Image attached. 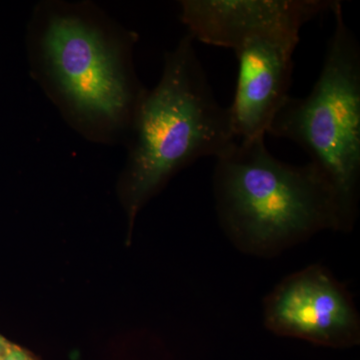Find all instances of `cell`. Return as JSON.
I'll return each instance as SVG.
<instances>
[{
	"label": "cell",
	"mask_w": 360,
	"mask_h": 360,
	"mask_svg": "<svg viewBox=\"0 0 360 360\" xmlns=\"http://www.w3.org/2000/svg\"><path fill=\"white\" fill-rule=\"evenodd\" d=\"M139 34L89 0H41L26 30L30 75L87 141L125 144L148 89L134 61Z\"/></svg>",
	"instance_id": "6da1fadb"
},
{
	"label": "cell",
	"mask_w": 360,
	"mask_h": 360,
	"mask_svg": "<svg viewBox=\"0 0 360 360\" xmlns=\"http://www.w3.org/2000/svg\"><path fill=\"white\" fill-rule=\"evenodd\" d=\"M302 27L292 25L264 30L246 37L233 49L238 72L229 110L239 141L265 136L290 96L293 54Z\"/></svg>",
	"instance_id": "8992f818"
},
{
	"label": "cell",
	"mask_w": 360,
	"mask_h": 360,
	"mask_svg": "<svg viewBox=\"0 0 360 360\" xmlns=\"http://www.w3.org/2000/svg\"><path fill=\"white\" fill-rule=\"evenodd\" d=\"M270 333L317 347L345 349L360 342V315L349 291L321 264L284 277L264 300Z\"/></svg>",
	"instance_id": "5b68a950"
},
{
	"label": "cell",
	"mask_w": 360,
	"mask_h": 360,
	"mask_svg": "<svg viewBox=\"0 0 360 360\" xmlns=\"http://www.w3.org/2000/svg\"><path fill=\"white\" fill-rule=\"evenodd\" d=\"M335 30L309 96H290L267 134L295 142L335 193L341 231L354 229L360 191V46L338 1Z\"/></svg>",
	"instance_id": "277c9868"
},
{
	"label": "cell",
	"mask_w": 360,
	"mask_h": 360,
	"mask_svg": "<svg viewBox=\"0 0 360 360\" xmlns=\"http://www.w3.org/2000/svg\"><path fill=\"white\" fill-rule=\"evenodd\" d=\"M336 0H181L180 20L194 41L233 51L246 37L278 26H304Z\"/></svg>",
	"instance_id": "52a82bcc"
},
{
	"label": "cell",
	"mask_w": 360,
	"mask_h": 360,
	"mask_svg": "<svg viewBox=\"0 0 360 360\" xmlns=\"http://www.w3.org/2000/svg\"><path fill=\"white\" fill-rule=\"evenodd\" d=\"M13 345V343L9 342L4 336L0 335V360L6 359Z\"/></svg>",
	"instance_id": "9c48e42d"
},
{
	"label": "cell",
	"mask_w": 360,
	"mask_h": 360,
	"mask_svg": "<svg viewBox=\"0 0 360 360\" xmlns=\"http://www.w3.org/2000/svg\"><path fill=\"white\" fill-rule=\"evenodd\" d=\"M231 110L217 101L186 34L165 54L160 82L148 89L124 146L120 193L130 226L141 208L175 174L238 141Z\"/></svg>",
	"instance_id": "7a4b0ae2"
},
{
	"label": "cell",
	"mask_w": 360,
	"mask_h": 360,
	"mask_svg": "<svg viewBox=\"0 0 360 360\" xmlns=\"http://www.w3.org/2000/svg\"><path fill=\"white\" fill-rule=\"evenodd\" d=\"M265 136L217 158L213 193L222 231L241 252L274 257L321 231H341L335 193L309 161L278 160Z\"/></svg>",
	"instance_id": "3957f363"
},
{
	"label": "cell",
	"mask_w": 360,
	"mask_h": 360,
	"mask_svg": "<svg viewBox=\"0 0 360 360\" xmlns=\"http://www.w3.org/2000/svg\"><path fill=\"white\" fill-rule=\"evenodd\" d=\"M4 360H35L32 355L28 354L26 350L18 345H13L6 359Z\"/></svg>",
	"instance_id": "ba28073f"
}]
</instances>
